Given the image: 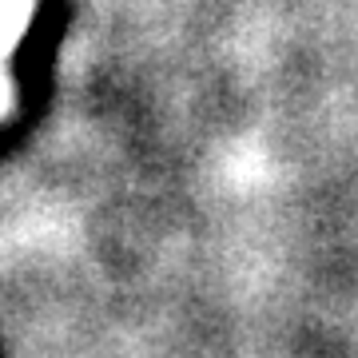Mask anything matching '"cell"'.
<instances>
[{"instance_id":"1","label":"cell","mask_w":358,"mask_h":358,"mask_svg":"<svg viewBox=\"0 0 358 358\" xmlns=\"http://www.w3.org/2000/svg\"><path fill=\"white\" fill-rule=\"evenodd\" d=\"M36 0H0V115L13 108V80H8V56L24 40Z\"/></svg>"}]
</instances>
